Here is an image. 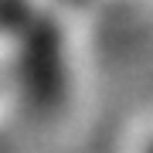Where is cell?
Masks as SVG:
<instances>
[{
    "instance_id": "obj_1",
    "label": "cell",
    "mask_w": 153,
    "mask_h": 153,
    "mask_svg": "<svg viewBox=\"0 0 153 153\" xmlns=\"http://www.w3.org/2000/svg\"><path fill=\"white\" fill-rule=\"evenodd\" d=\"M129 153H153V126L143 129L140 136H136V143L129 146Z\"/></svg>"
}]
</instances>
